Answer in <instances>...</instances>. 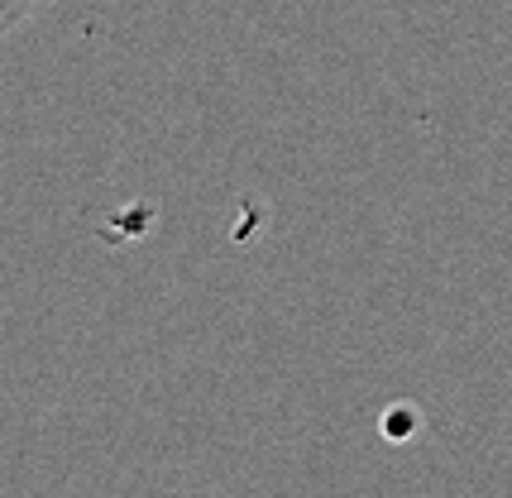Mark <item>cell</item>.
Here are the masks:
<instances>
[{
  "instance_id": "6da1fadb",
  "label": "cell",
  "mask_w": 512,
  "mask_h": 498,
  "mask_svg": "<svg viewBox=\"0 0 512 498\" xmlns=\"http://www.w3.org/2000/svg\"><path fill=\"white\" fill-rule=\"evenodd\" d=\"M48 0H0V39L10 34V29H20L29 15H39Z\"/></svg>"
}]
</instances>
